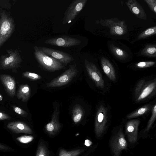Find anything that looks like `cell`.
Wrapping results in <instances>:
<instances>
[{
  "instance_id": "obj_14",
  "label": "cell",
  "mask_w": 156,
  "mask_h": 156,
  "mask_svg": "<svg viewBox=\"0 0 156 156\" xmlns=\"http://www.w3.org/2000/svg\"><path fill=\"white\" fill-rule=\"evenodd\" d=\"M131 12L138 18L146 20L147 16L141 5L135 0H129L126 2Z\"/></svg>"
},
{
  "instance_id": "obj_10",
  "label": "cell",
  "mask_w": 156,
  "mask_h": 156,
  "mask_svg": "<svg viewBox=\"0 0 156 156\" xmlns=\"http://www.w3.org/2000/svg\"><path fill=\"white\" fill-rule=\"evenodd\" d=\"M39 48L46 55L66 64L70 63L74 60L73 56L70 54L53 48L40 47Z\"/></svg>"
},
{
  "instance_id": "obj_16",
  "label": "cell",
  "mask_w": 156,
  "mask_h": 156,
  "mask_svg": "<svg viewBox=\"0 0 156 156\" xmlns=\"http://www.w3.org/2000/svg\"><path fill=\"white\" fill-rule=\"evenodd\" d=\"M7 127L11 131L16 133H25L31 134L33 133L32 129L25 123L20 121L9 122Z\"/></svg>"
},
{
  "instance_id": "obj_19",
  "label": "cell",
  "mask_w": 156,
  "mask_h": 156,
  "mask_svg": "<svg viewBox=\"0 0 156 156\" xmlns=\"http://www.w3.org/2000/svg\"><path fill=\"white\" fill-rule=\"evenodd\" d=\"M156 82H151L144 87L140 92L136 101H137L142 100L149 95L155 89Z\"/></svg>"
},
{
  "instance_id": "obj_18",
  "label": "cell",
  "mask_w": 156,
  "mask_h": 156,
  "mask_svg": "<svg viewBox=\"0 0 156 156\" xmlns=\"http://www.w3.org/2000/svg\"><path fill=\"white\" fill-rule=\"evenodd\" d=\"M31 90L27 84L21 85L19 87L17 97L19 99H21L23 102L27 101L30 95Z\"/></svg>"
},
{
  "instance_id": "obj_29",
  "label": "cell",
  "mask_w": 156,
  "mask_h": 156,
  "mask_svg": "<svg viewBox=\"0 0 156 156\" xmlns=\"http://www.w3.org/2000/svg\"><path fill=\"white\" fill-rule=\"evenodd\" d=\"M34 139L32 136L23 135L17 137L16 140L21 143L27 144L32 141Z\"/></svg>"
},
{
  "instance_id": "obj_17",
  "label": "cell",
  "mask_w": 156,
  "mask_h": 156,
  "mask_svg": "<svg viewBox=\"0 0 156 156\" xmlns=\"http://www.w3.org/2000/svg\"><path fill=\"white\" fill-rule=\"evenodd\" d=\"M102 69L106 76L112 81L116 80V75L115 69L110 62L107 59L102 57L101 59Z\"/></svg>"
},
{
  "instance_id": "obj_20",
  "label": "cell",
  "mask_w": 156,
  "mask_h": 156,
  "mask_svg": "<svg viewBox=\"0 0 156 156\" xmlns=\"http://www.w3.org/2000/svg\"><path fill=\"white\" fill-rule=\"evenodd\" d=\"M72 113L73 121L75 124H77L81 121L84 114L82 107L78 104H76L73 107Z\"/></svg>"
},
{
  "instance_id": "obj_27",
  "label": "cell",
  "mask_w": 156,
  "mask_h": 156,
  "mask_svg": "<svg viewBox=\"0 0 156 156\" xmlns=\"http://www.w3.org/2000/svg\"><path fill=\"white\" fill-rule=\"evenodd\" d=\"M48 151L45 144L42 142H40L37 147L36 156H48Z\"/></svg>"
},
{
  "instance_id": "obj_34",
  "label": "cell",
  "mask_w": 156,
  "mask_h": 156,
  "mask_svg": "<svg viewBox=\"0 0 156 156\" xmlns=\"http://www.w3.org/2000/svg\"><path fill=\"white\" fill-rule=\"evenodd\" d=\"M11 117L8 115L0 112V120L10 119Z\"/></svg>"
},
{
  "instance_id": "obj_12",
  "label": "cell",
  "mask_w": 156,
  "mask_h": 156,
  "mask_svg": "<svg viewBox=\"0 0 156 156\" xmlns=\"http://www.w3.org/2000/svg\"><path fill=\"white\" fill-rule=\"evenodd\" d=\"M140 121L133 119L128 121L125 126V134L129 143L135 144L138 139V131Z\"/></svg>"
},
{
  "instance_id": "obj_22",
  "label": "cell",
  "mask_w": 156,
  "mask_h": 156,
  "mask_svg": "<svg viewBox=\"0 0 156 156\" xmlns=\"http://www.w3.org/2000/svg\"><path fill=\"white\" fill-rule=\"evenodd\" d=\"M151 108V106L150 105L144 106L129 114L127 118L131 119L141 116L149 111Z\"/></svg>"
},
{
  "instance_id": "obj_36",
  "label": "cell",
  "mask_w": 156,
  "mask_h": 156,
  "mask_svg": "<svg viewBox=\"0 0 156 156\" xmlns=\"http://www.w3.org/2000/svg\"><path fill=\"white\" fill-rule=\"evenodd\" d=\"M9 148L5 146L0 144V150H7Z\"/></svg>"
},
{
  "instance_id": "obj_30",
  "label": "cell",
  "mask_w": 156,
  "mask_h": 156,
  "mask_svg": "<svg viewBox=\"0 0 156 156\" xmlns=\"http://www.w3.org/2000/svg\"><path fill=\"white\" fill-rule=\"evenodd\" d=\"M155 64V62L153 61L141 62L136 64L135 66L139 68H144L152 66Z\"/></svg>"
},
{
  "instance_id": "obj_3",
  "label": "cell",
  "mask_w": 156,
  "mask_h": 156,
  "mask_svg": "<svg viewBox=\"0 0 156 156\" xmlns=\"http://www.w3.org/2000/svg\"><path fill=\"white\" fill-rule=\"evenodd\" d=\"M34 57L37 62L42 66L48 70L55 71L65 68L62 63L49 56L43 52L36 46L33 47Z\"/></svg>"
},
{
  "instance_id": "obj_5",
  "label": "cell",
  "mask_w": 156,
  "mask_h": 156,
  "mask_svg": "<svg viewBox=\"0 0 156 156\" xmlns=\"http://www.w3.org/2000/svg\"><path fill=\"white\" fill-rule=\"evenodd\" d=\"M108 111L103 105L98 107L96 113L94 123V132L98 139L102 137L107 128Z\"/></svg>"
},
{
  "instance_id": "obj_2",
  "label": "cell",
  "mask_w": 156,
  "mask_h": 156,
  "mask_svg": "<svg viewBox=\"0 0 156 156\" xmlns=\"http://www.w3.org/2000/svg\"><path fill=\"white\" fill-rule=\"evenodd\" d=\"M7 53L0 58V68L11 69L15 72L21 66L22 60L17 49L6 50Z\"/></svg>"
},
{
  "instance_id": "obj_37",
  "label": "cell",
  "mask_w": 156,
  "mask_h": 156,
  "mask_svg": "<svg viewBox=\"0 0 156 156\" xmlns=\"http://www.w3.org/2000/svg\"><path fill=\"white\" fill-rule=\"evenodd\" d=\"M3 99V97L2 95L0 93V101H2Z\"/></svg>"
},
{
  "instance_id": "obj_23",
  "label": "cell",
  "mask_w": 156,
  "mask_h": 156,
  "mask_svg": "<svg viewBox=\"0 0 156 156\" xmlns=\"http://www.w3.org/2000/svg\"><path fill=\"white\" fill-rule=\"evenodd\" d=\"M110 47L112 53L117 58L123 59L128 57V54L126 52L114 45L111 44Z\"/></svg>"
},
{
  "instance_id": "obj_32",
  "label": "cell",
  "mask_w": 156,
  "mask_h": 156,
  "mask_svg": "<svg viewBox=\"0 0 156 156\" xmlns=\"http://www.w3.org/2000/svg\"><path fill=\"white\" fill-rule=\"evenodd\" d=\"M14 111L17 114L23 117H26L28 115V113L22 109L15 106H12Z\"/></svg>"
},
{
  "instance_id": "obj_28",
  "label": "cell",
  "mask_w": 156,
  "mask_h": 156,
  "mask_svg": "<svg viewBox=\"0 0 156 156\" xmlns=\"http://www.w3.org/2000/svg\"><path fill=\"white\" fill-rule=\"evenodd\" d=\"M23 76L33 80H36L41 79L42 76L35 73L28 71H26L23 73Z\"/></svg>"
},
{
  "instance_id": "obj_9",
  "label": "cell",
  "mask_w": 156,
  "mask_h": 156,
  "mask_svg": "<svg viewBox=\"0 0 156 156\" xmlns=\"http://www.w3.org/2000/svg\"><path fill=\"white\" fill-rule=\"evenodd\" d=\"M44 42L48 44L66 48L78 45L81 43V41L78 39L64 36L49 39Z\"/></svg>"
},
{
  "instance_id": "obj_8",
  "label": "cell",
  "mask_w": 156,
  "mask_h": 156,
  "mask_svg": "<svg viewBox=\"0 0 156 156\" xmlns=\"http://www.w3.org/2000/svg\"><path fill=\"white\" fill-rule=\"evenodd\" d=\"M87 1V0L73 1L65 12L62 24L69 23L72 22L82 10Z\"/></svg>"
},
{
  "instance_id": "obj_11",
  "label": "cell",
  "mask_w": 156,
  "mask_h": 156,
  "mask_svg": "<svg viewBox=\"0 0 156 156\" xmlns=\"http://www.w3.org/2000/svg\"><path fill=\"white\" fill-rule=\"evenodd\" d=\"M85 66L87 72L91 78L99 88H103L105 87L104 81L98 69L93 63L85 60Z\"/></svg>"
},
{
  "instance_id": "obj_13",
  "label": "cell",
  "mask_w": 156,
  "mask_h": 156,
  "mask_svg": "<svg viewBox=\"0 0 156 156\" xmlns=\"http://www.w3.org/2000/svg\"><path fill=\"white\" fill-rule=\"evenodd\" d=\"M0 79L9 95L14 97L16 92V84L13 78L8 75L2 74L0 75Z\"/></svg>"
},
{
  "instance_id": "obj_24",
  "label": "cell",
  "mask_w": 156,
  "mask_h": 156,
  "mask_svg": "<svg viewBox=\"0 0 156 156\" xmlns=\"http://www.w3.org/2000/svg\"><path fill=\"white\" fill-rule=\"evenodd\" d=\"M156 118V105L155 104L152 110L151 116L149 120L146 127L143 131L142 136H144L148 132Z\"/></svg>"
},
{
  "instance_id": "obj_15",
  "label": "cell",
  "mask_w": 156,
  "mask_h": 156,
  "mask_svg": "<svg viewBox=\"0 0 156 156\" xmlns=\"http://www.w3.org/2000/svg\"><path fill=\"white\" fill-rule=\"evenodd\" d=\"M59 112L57 108L55 109L51 121L46 126V130L50 135H54L59 131L61 125L59 122Z\"/></svg>"
},
{
  "instance_id": "obj_25",
  "label": "cell",
  "mask_w": 156,
  "mask_h": 156,
  "mask_svg": "<svg viewBox=\"0 0 156 156\" xmlns=\"http://www.w3.org/2000/svg\"><path fill=\"white\" fill-rule=\"evenodd\" d=\"M84 151L83 149H78L67 151L61 149L59 151L58 156H78Z\"/></svg>"
},
{
  "instance_id": "obj_35",
  "label": "cell",
  "mask_w": 156,
  "mask_h": 156,
  "mask_svg": "<svg viewBox=\"0 0 156 156\" xmlns=\"http://www.w3.org/2000/svg\"><path fill=\"white\" fill-rule=\"evenodd\" d=\"M7 1L0 0V8H1L8 7L7 5H9Z\"/></svg>"
},
{
  "instance_id": "obj_6",
  "label": "cell",
  "mask_w": 156,
  "mask_h": 156,
  "mask_svg": "<svg viewBox=\"0 0 156 156\" xmlns=\"http://www.w3.org/2000/svg\"><path fill=\"white\" fill-rule=\"evenodd\" d=\"M78 70L76 64L69 66V68L63 73L52 80L46 84L47 87H59L69 83L76 76Z\"/></svg>"
},
{
  "instance_id": "obj_1",
  "label": "cell",
  "mask_w": 156,
  "mask_h": 156,
  "mask_svg": "<svg viewBox=\"0 0 156 156\" xmlns=\"http://www.w3.org/2000/svg\"><path fill=\"white\" fill-rule=\"evenodd\" d=\"M15 27L12 17L6 11L0 8V48L12 36Z\"/></svg>"
},
{
  "instance_id": "obj_4",
  "label": "cell",
  "mask_w": 156,
  "mask_h": 156,
  "mask_svg": "<svg viewBox=\"0 0 156 156\" xmlns=\"http://www.w3.org/2000/svg\"><path fill=\"white\" fill-rule=\"evenodd\" d=\"M109 146L113 156H120L122 151L127 148L128 143L121 128L112 134L109 140Z\"/></svg>"
},
{
  "instance_id": "obj_21",
  "label": "cell",
  "mask_w": 156,
  "mask_h": 156,
  "mask_svg": "<svg viewBox=\"0 0 156 156\" xmlns=\"http://www.w3.org/2000/svg\"><path fill=\"white\" fill-rule=\"evenodd\" d=\"M140 55L150 57H156V45L147 44L141 50Z\"/></svg>"
},
{
  "instance_id": "obj_26",
  "label": "cell",
  "mask_w": 156,
  "mask_h": 156,
  "mask_svg": "<svg viewBox=\"0 0 156 156\" xmlns=\"http://www.w3.org/2000/svg\"><path fill=\"white\" fill-rule=\"evenodd\" d=\"M156 34V26H154L149 27L142 33L138 36V39H144Z\"/></svg>"
},
{
  "instance_id": "obj_31",
  "label": "cell",
  "mask_w": 156,
  "mask_h": 156,
  "mask_svg": "<svg viewBox=\"0 0 156 156\" xmlns=\"http://www.w3.org/2000/svg\"><path fill=\"white\" fill-rule=\"evenodd\" d=\"M149 8L155 14H156V0H144Z\"/></svg>"
},
{
  "instance_id": "obj_7",
  "label": "cell",
  "mask_w": 156,
  "mask_h": 156,
  "mask_svg": "<svg viewBox=\"0 0 156 156\" xmlns=\"http://www.w3.org/2000/svg\"><path fill=\"white\" fill-rule=\"evenodd\" d=\"M99 23L103 26L108 27L111 34L122 35L127 31V25L124 20H120L116 18L103 20L101 19Z\"/></svg>"
},
{
  "instance_id": "obj_33",
  "label": "cell",
  "mask_w": 156,
  "mask_h": 156,
  "mask_svg": "<svg viewBox=\"0 0 156 156\" xmlns=\"http://www.w3.org/2000/svg\"><path fill=\"white\" fill-rule=\"evenodd\" d=\"M144 82V80H142L140 81L136 86L135 90V94L137 96L138 94H139V93H140L141 90V89L142 88V87L143 86Z\"/></svg>"
}]
</instances>
